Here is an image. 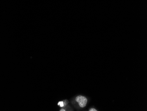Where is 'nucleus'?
I'll use <instances>...</instances> for the list:
<instances>
[{
	"label": "nucleus",
	"mask_w": 147,
	"mask_h": 111,
	"mask_svg": "<svg viewBox=\"0 0 147 111\" xmlns=\"http://www.w3.org/2000/svg\"><path fill=\"white\" fill-rule=\"evenodd\" d=\"M58 105L60 106L61 107H63L64 106V103H63V101L59 102L58 103Z\"/></svg>",
	"instance_id": "2"
},
{
	"label": "nucleus",
	"mask_w": 147,
	"mask_h": 111,
	"mask_svg": "<svg viewBox=\"0 0 147 111\" xmlns=\"http://www.w3.org/2000/svg\"><path fill=\"white\" fill-rule=\"evenodd\" d=\"M60 111H65V110H64V109H61V110H60Z\"/></svg>",
	"instance_id": "4"
},
{
	"label": "nucleus",
	"mask_w": 147,
	"mask_h": 111,
	"mask_svg": "<svg viewBox=\"0 0 147 111\" xmlns=\"http://www.w3.org/2000/svg\"><path fill=\"white\" fill-rule=\"evenodd\" d=\"M76 100L78 103L79 106L81 108H84L86 107L87 103V99L86 97H84V96H78L76 98Z\"/></svg>",
	"instance_id": "1"
},
{
	"label": "nucleus",
	"mask_w": 147,
	"mask_h": 111,
	"mask_svg": "<svg viewBox=\"0 0 147 111\" xmlns=\"http://www.w3.org/2000/svg\"><path fill=\"white\" fill-rule=\"evenodd\" d=\"M90 111H96L97 110L96 109H95V108H91V109H90L89 110Z\"/></svg>",
	"instance_id": "3"
}]
</instances>
